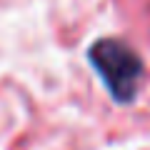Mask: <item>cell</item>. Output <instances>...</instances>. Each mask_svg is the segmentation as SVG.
Listing matches in <instances>:
<instances>
[{
  "label": "cell",
  "mask_w": 150,
  "mask_h": 150,
  "mask_svg": "<svg viewBox=\"0 0 150 150\" xmlns=\"http://www.w3.org/2000/svg\"><path fill=\"white\" fill-rule=\"evenodd\" d=\"M88 60L115 103L128 105L135 100L143 78V60L128 43L118 38H100L90 45Z\"/></svg>",
  "instance_id": "6da1fadb"
}]
</instances>
